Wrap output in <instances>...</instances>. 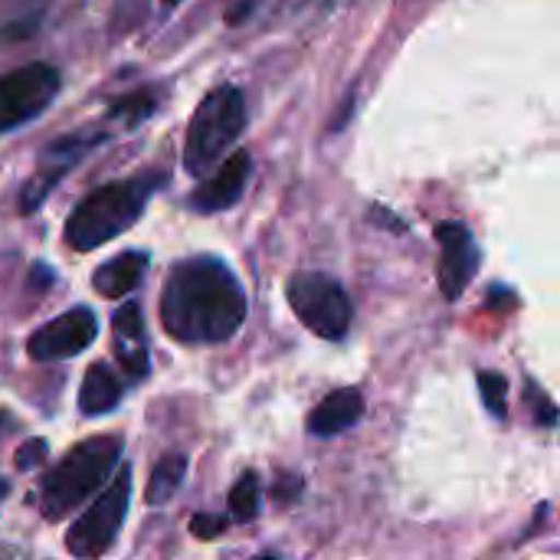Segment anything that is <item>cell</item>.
<instances>
[{
	"label": "cell",
	"instance_id": "4fadbf2b",
	"mask_svg": "<svg viewBox=\"0 0 560 560\" xmlns=\"http://www.w3.org/2000/svg\"><path fill=\"white\" fill-rule=\"evenodd\" d=\"M144 272H148V253L128 249V253H118L115 259L102 262L92 276V285L102 299H125L141 285Z\"/></svg>",
	"mask_w": 560,
	"mask_h": 560
},
{
	"label": "cell",
	"instance_id": "5bb4252c",
	"mask_svg": "<svg viewBox=\"0 0 560 560\" xmlns=\"http://www.w3.org/2000/svg\"><path fill=\"white\" fill-rule=\"evenodd\" d=\"M121 381L115 377V371L98 361L89 368L85 381H82V390H79V410L85 417H102V413H112L121 400Z\"/></svg>",
	"mask_w": 560,
	"mask_h": 560
},
{
	"label": "cell",
	"instance_id": "4316f807",
	"mask_svg": "<svg viewBox=\"0 0 560 560\" xmlns=\"http://www.w3.org/2000/svg\"><path fill=\"white\" fill-rule=\"evenodd\" d=\"M256 560H279V558H272V555H262V558H256Z\"/></svg>",
	"mask_w": 560,
	"mask_h": 560
},
{
	"label": "cell",
	"instance_id": "277c9868",
	"mask_svg": "<svg viewBox=\"0 0 560 560\" xmlns=\"http://www.w3.org/2000/svg\"><path fill=\"white\" fill-rule=\"evenodd\" d=\"M118 456H121L118 436H95L69 450V456L56 463L43 479L39 505L46 522H59L62 515L79 509L89 495H95L115 472Z\"/></svg>",
	"mask_w": 560,
	"mask_h": 560
},
{
	"label": "cell",
	"instance_id": "5b68a950",
	"mask_svg": "<svg viewBox=\"0 0 560 560\" xmlns=\"http://www.w3.org/2000/svg\"><path fill=\"white\" fill-rule=\"evenodd\" d=\"M285 299L312 335L325 341H341L348 335L354 308L338 279L325 272H295L285 282Z\"/></svg>",
	"mask_w": 560,
	"mask_h": 560
},
{
	"label": "cell",
	"instance_id": "ba28073f",
	"mask_svg": "<svg viewBox=\"0 0 560 560\" xmlns=\"http://www.w3.org/2000/svg\"><path fill=\"white\" fill-rule=\"evenodd\" d=\"M98 335L95 325V312L85 305H75L69 312H62L59 318L46 322L43 328H36L26 341V351L33 361H59V358H75L79 351H85Z\"/></svg>",
	"mask_w": 560,
	"mask_h": 560
},
{
	"label": "cell",
	"instance_id": "30bf717a",
	"mask_svg": "<svg viewBox=\"0 0 560 560\" xmlns=\"http://www.w3.org/2000/svg\"><path fill=\"white\" fill-rule=\"evenodd\" d=\"M436 243H440V292L450 302H456L472 285L482 253H479V243L469 233V226H463L456 220L436 226Z\"/></svg>",
	"mask_w": 560,
	"mask_h": 560
},
{
	"label": "cell",
	"instance_id": "44dd1931",
	"mask_svg": "<svg viewBox=\"0 0 560 560\" xmlns=\"http://www.w3.org/2000/svg\"><path fill=\"white\" fill-rule=\"evenodd\" d=\"M46 453H49V443L46 440H26L20 450H16V469L20 472H30V469H36L43 459H46Z\"/></svg>",
	"mask_w": 560,
	"mask_h": 560
},
{
	"label": "cell",
	"instance_id": "9a60e30c",
	"mask_svg": "<svg viewBox=\"0 0 560 560\" xmlns=\"http://www.w3.org/2000/svg\"><path fill=\"white\" fill-rule=\"evenodd\" d=\"M184 476H187V456H184V453L161 456V463L151 469V479H148V492H144L148 505L167 502V499L180 489Z\"/></svg>",
	"mask_w": 560,
	"mask_h": 560
},
{
	"label": "cell",
	"instance_id": "2e32d148",
	"mask_svg": "<svg viewBox=\"0 0 560 560\" xmlns=\"http://www.w3.org/2000/svg\"><path fill=\"white\" fill-rule=\"evenodd\" d=\"M154 108H158V92H154V89H135V92H128V95L112 98L108 118L121 121L125 128H138L144 118L154 115Z\"/></svg>",
	"mask_w": 560,
	"mask_h": 560
},
{
	"label": "cell",
	"instance_id": "cb8c5ba5",
	"mask_svg": "<svg viewBox=\"0 0 560 560\" xmlns=\"http://www.w3.org/2000/svg\"><path fill=\"white\" fill-rule=\"evenodd\" d=\"M371 220H374V223H384V226H390L394 233H407V223H404V220H397V217H394L387 207H374V210H371Z\"/></svg>",
	"mask_w": 560,
	"mask_h": 560
},
{
	"label": "cell",
	"instance_id": "ffe728a7",
	"mask_svg": "<svg viewBox=\"0 0 560 560\" xmlns=\"http://www.w3.org/2000/svg\"><path fill=\"white\" fill-rule=\"evenodd\" d=\"M118 361H121V368L128 371V377L131 381H141V377H148V371H151V361H148V351L141 348V341H118Z\"/></svg>",
	"mask_w": 560,
	"mask_h": 560
},
{
	"label": "cell",
	"instance_id": "ac0fdd59",
	"mask_svg": "<svg viewBox=\"0 0 560 560\" xmlns=\"http://www.w3.org/2000/svg\"><path fill=\"white\" fill-rule=\"evenodd\" d=\"M112 328H115V338L118 341H141V335H144V312H141V305L138 302H125L118 312H115V318H112Z\"/></svg>",
	"mask_w": 560,
	"mask_h": 560
},
{
	"label": "cell",
	"instance_id": "484cf974",
	"mask_svg": "<svg viewBox=\"0 0 560 560\" xmlns=\"http://www.w3.org/2000/svg\"><path fill=\"white\" fill-rule=\"evenodd\" d=\"M164 3H167V7H177V3H180V0H164Z\"/></svg>",
	"mask_w": 560,
	"mask_h": 560
},
{
	"label": "cell",
	"instance_id": "603a6c76",
	"mask_svg": "<svg viewBox=\"0 0 560 560\" xmlns=\"http://www.w3.org/2000/svg\"><path fill=\"white\" fill-rule=\"evenodd\" d=\"M279 479H282V482H279V486H276V492H272L279 502H292V499H299V495H302V479H299V476L282 472Z\"/></svg>",
	"mask_w": 560,
	"mask_h": 560
},
{
	"label": "cell",
	"instance_id": "8992f818",
	"mask_svg": "<svg viewBox=\"0 0 560 560\" xmlns=\"http://www.w3.org/2000/svg\"><path fill=\"white\" fill-rule=\"evenodd\" d=\"M128 499H131V469H118L115 482H108L98 499L69 525L66 548L79 560H98L118 538V528L128 515Z\"/></svg>",
	"mask_w": 560,
	"mask_h": 560
},
{
	"label": "cell",
	"instance_id": "8fae6325",
	"mask_svg": "<svg viewBox=\"0 0 560 560\" xmlns=\"http://www.w3.org/2000/svg\"><path fill=\"white\" fill-rule=\"evenodd\" d=\"M249 174H253V154L249 151H233L230 158H223L207 177L203 184L190 194V207L197 213H220V210H230L246 184H249Z\"/></svg>",
	"mask_w": 560,
	"mask_h": 560
},
{
	"label": "cell",
	"instance_id": "3957f363",
	"mask_svg": "<svg viewBox=\"0 0 560 560\" xmlns=\"http://www.w3.org/2000/svg\"><path fill=\"white\" fill-rule=\"evenodd\" d=\"M246 131V98L240 85L223 82L203 95L197 105L187 141H184V171L190 177H207Z\"/></svg>",
	"mask_w": 560,
	"mask_h": 560
},
{
	"label": "cell",
	"instance_id": "9c48e42d",
	"mask_svg": "<svg viewBox=\"0 0 560 560\" xmlns=\"http://www.w3.org/2000/svg\"><path fill=\"white\" fill-rule=\"evenodd\" d=\"M105 141V135H66V138H59V141H52L46 151H43V158H39V167H36V174L30 177V184L23 187V197H20V210L23 213H33V210H39V203L52 194V187L95 148V144H102Z\"/></svg>",
	"mask_w": 560,
	"mask_h": 560
},
{
	"label": "cell",
	"instance_id": "7402d4cb",
	"mask_svg": "<svg viewBox=\"0 0 560 560\" xmlns=\"http://www.w3.org/2000/svg\"><path fill=\"white\" fill-rule=\"evenodd\" d=\"M226 528H230V518H220V515H194L190 518V532L200 541H213V538L226 535Z\"/></svg>",
	"mask_w": 560,
	"mask_h": 560
},
{
	"label": "cell",
	"instance_id": "7a4b0ae2",
	"mask_svg": "<svg viewBox=\"0 0 560 560\" xmlns=\"http://www.w3.org/2000/svg\"><path fill=\"white\" fill-rule=\"evenodd\" d=\"M161 184H164V171H141L135 177L112 180L89 190L66 220V243L75 253H89L121 236L141 220L148 200L161 190Z\"/></svg>",
	"mask_w": 560,
	"mask_h": 560
},
{
	"label": "cell",
	"instance_id": "e0dca14e",
	"mask_svg": "<svg viewBox=\"0 0 560 560\" xmlns=\"http://www.w3.org/2000/svg\"><path fill=\"white\" fill-rule=\"evenodd\" d=\"M259 502H262V486H259V476L256 472H243L236 479V486L230 489V518L233 522H253L259 515Z\"/></svg>",
	"mask_w": 560,
	"mask_h": 560
},
{
	"label": "cell",
	"instance_id": "52a82bcc",
	"mask_svg": "<svg viewBox=\"0 0 560 560\" xmlns=\"http://www.w3.org/2000/svg\"><path fill=\"white\" fill-rule=\"evenodd\" d=\"M62 75L49 62H26L0 75V135H10L43 115L59 95Z\"/></svg>",
	"mask_w": 560,
	"mask_h": 560
},
{
	"label": "cell",
	"instance_id": "d6986e66",
	"mask_svg": "<svg viewBox=\"0 0 560 560\" xmlns=\"http://www.w3.org/2000/svg\"><path fill=\"white\" fill-rule=\"evenodd\" d=\"M479 390L482 400L489 407L492 417H505V394H509V377H502L499 371H479Z\"/></svg>",
	"mask_w": 560,
	"mask_h": 560
},
{
	"label": "cell",
	"instance_id": "7c38bea8",
	"mask_svg": "<svg viewBox=\"0 0 560 560\" xmlns=\"http://www.w3.org/2000/svg\"><path fill=\"white\" fill-rule=\"evenodd\" d=\"M364 417V397L358 387L331 390L312 413H308V433L312 436H338L351 427H358Z\"/></svg>",
	"mask_w": 560,
	"mask_h": 560
},
{
	"label": "cell",
	"instance_id": "6da1fadb",
	"mask_svg": "<svg viewBox=\"0 0 560 560\" xmlns=\"http://www.w3.org/2000/svg\"><path fill=\"white\" fill-rule=\"evenodd\" d=\"M246 322V292L217 256L180 259L161 289V325L180 345H220Z\"/></svg>",
	"mask_w": 560,
	"mask_h": 560
},
{
	"label": "cell",
	"instance_id": "d4e9b609",
	"mask_svg": "<svg viewBox=\"0 0 560 560\" xmlns=\"http://www.w3.org/2000/svg\"><path fill=\"white\" fill-rule=\"evenodd\" d=\"M253 7H256V0H236V7H230V10H226V23H230V26L243 23V20L253 13Z\"/></svg>",
	"mask_w": 560,
	"mask_h": 560
}]
</instances>
